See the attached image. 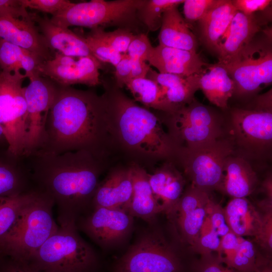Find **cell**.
Segmentation results:
<instances>
[{
  "label": "cell",
  "instance_id": "obj_9",
  "mask_svg": "<svg viewBox=\"0 0 272 272\" xmlns=\"http://www.w3.org/2000/svg\"><path fill=\"white\" fill-rule=\"evenodd\" d=\"M26 78L21 71H0V125L8 150L17 156H22L25 143L27 104L22 84Z\"/></svg>",
  "mask_w": 272,
  "mask_h": 272
},
{
  "label": "cell",
  "instance_id": "obj_18",
  "mask_svg": "<svg viewBox=\"0 0 272 272\" xmlns=\"http://www.w3.org/2000/svg\"><path fill=\"white\" fill-rule=\"evenodd\" d=\"M147 61L160 73L183 76L200 75L209 64L197 52L160 44L153 47Z\"/></svg>",
  "mask_w": 272,
  "mask_h": 272
},
{
  "label": "cell",
  "instance_id": "obj_6",
  "mask_svg": "<svg viewBox=\"0 0 272 272\" xmlns=\"http://www.w3.org/2000/svg\"><path fill=\"white\" fill-rule=\"evenodd\" d=\"M145 0H92L74 3L51 18L64 28L79 26L94 29L109 26L132 31L140 22L138 12Z\"/></svg>",
  "mask_w": 272,
  "mask_h": 272
},
{
  "label": "cell",
  "instance_id": "obj_35",
  "mask_svg": "<svg viewBox=\"0 0 272 272\" xmlns=\"http://www.w3.org/2000/svg\"><path fill=\"white\" fill-rule=\"evenodd\" d=\"M266 257L258 253L252 242L239 237L238 249L229 267L236 272H253Z\"/></svg>",
  "mask_w": 272,
  "mask_h": 272
},
{
  "label": "cell",
  "instance_id": "obj_40",
  "mask_svg": "<svg viewBox=\"0 0 272 272\" xmlns=\"http://www.w3.org/2000/svg\"><path fill=\"white\" fill-rule=\"evenodd\" d=\"M0 272H45L29 259L1 252Z\"/></svg>",
  "mask_w": 272,
  "mask_h": 272
},
{
  "label": "cell",
  "instance_id": "obj_20",
  "mask_svg": "<svg viewBox=\"0 0 272 272\" xmlns=\"http://www.w3.org/2000/svg\"><path fill=\"white\" fill-rule=\"evenodd\" d=\"M32 18L47 46L53 53L58 52L71 56L92 55L84 37L76 34L67 28L55 25L46 16L41 17L33 13Z\"/></svg>",
  "mask_w": 272,
  "mask_h": 272
},
{
  "label": "cell",
  "instance_id": "obj_25",
  "mask_svg": "<svg viewBox=\"0 0 272 272\" xmlns=\"http://www.w3.org/2000/svg\"><path fill=\"white\" fill-rule=\"evenodd\" d=\"M237 11L231 1L216 0L198 21L201 39L207 47L217 52Z\"/></svg>",
  "mask_w": 272,
  "mask_h": 272
},
{
  "label": "cell",
  "instance_id": "obj_1",
  "mask_svg": "<svg viewBox=\"0 0 272 272\" xmlns=\"http://www.w3.org/2000/svg\"><path fill=\"white\" fill-rule=\"evenodd\" d=\"M23 157L33 187L56 206L58 223L76 221L91 209L100 183L98 158L84 150L60 154L37 151Z\"/></svg>",
  "mask_w": 272,
  "mask_h": 272
},
{
  "label": "cell",
  "instance_id": "obj_7",
  "mask_svg": "<svg viewBox=\"0 0 272 272\" xmlns=\"http://www.w3.org/2000/svg\"><path fill=\"white\" fill-rule=\"evenodd\" d=\"M271 31L265 29L229 63L222 65L235 84L234 94H254L272 82Z\"/></svg>",
  "mask_w": 272,
  "mask_h": 272
},
{
  "label": "cell",
  "instance_id": "obj_43",
  "mask_svg": "<svg viewBox=\"0 0 272 272\" xmlns=\"http://www.w3.org/2000/svg\"><path fill=\"white\" fill-rule=\"evenodd\" d=\"M207 219L210 221V229L221 239L230 231L226 222L224 208L213 200L210 205Z\"/></svg>",
  "mask_w": 272,
  "mask_h": 272
},
{
  "label": "cell",
  "instance_id": "obj_31",
  "mask_svg": "<svg viewBox=\"0 0 272 272\" xmlns=\"http://www.w3.org/2000/svg\"><path fill=\"white\" fill-rule=\"evenodd\" d=\"M44 60L38 55L0 39V67L2 71L13 73L25 72L31 80L41 76L40 68Z\"/></svg>",
  "mask_w": 272,
  "mask_h": 272
},
{
  "label": "cell",
  "instance_id": "obj_47",
  "mask_svg": "<svg viewBox=\"0 0 272 272\" xmlns=\"http://www.w3.org/2000/svg\"><path fill=\"white\" fill-rule=\"evenodd\" d=\"M237 11L250 15L264 11L270 8L271 0H232Z\"/></svg>",
  "mask_w": 272,
  "mask_h": 272
},
{
  "label": "cell",
  "instance_id": "obj_29",
  "mask_svg": "<svg viewBox=\"0 0 272 272\" xmlns=\"http://www.w3.org/2000/svg\"><path fill=\"white\" fill-rule=\"evenodd\" d=\"M130 169L133 190L127 212L133 217L152 223L162 210L149 183L148 173L136 166Z\"/></svg>",
  "mask_w": 272,
  "mask_h": 272
},
{
  "label": "cell",
  "instance_id": "obj_53",
  "mask_svg": "<svg viewBox=\"0 0 272 272\" xmlns=\"http://www.w3.org/2000/svg\"><path fill=\"white\" fill-rule=\"evenodd\" d=\"M0 255H1V252H0Z\"/></svg>",
  "mask_w": 272,
  "mask_h": 272
},
{
  "label": "cell",
  "instance_id": "obj_15",
  "mask_svg": "<svg viewBox=\"0 0 272 272\" xmlns=\"http://www.w3.org/2000/svg\"><path fill=\"white\" fill-rule=\"evenodd\" d=\"M212 201L210 193L191 185L184 191L174 209L167 216L181 242L191 248L195 245Z\"/></svg>",
  "mask_w": 272,
  "mask_h": 272
},
{
  "label": "cell",
  "instance_id": "obj_38",
  "mask_svg": "<svg viewBox=\"0 0 272 272\" xmlns=\"http://www.w3.org/2000/svg\"><path fill=\"white\" fill-rule=\"evenodd\" d=\"M263 211L262 226L255 239L269 254L272 249V200L266 198L257 205Z\"/></svg>",
  "mask_w": 272,
  "mask_h": 272
},
{
  "label": "cell",
  "instance_id": "obj_4",
  "mask_svg": "<svg viewBox=\"0 0 272 272\" xmlns=\"http://www.w3.org/2000/svg\"><path fill=\"white\" fill-rule=\"evenodd\" d=\"M58 226L28 259L45 272H100V257L79 234L76 221Z\"/></svg>",
  "mask_w": 272,
  "mask_h": 272
},
{
  "label": "cell",
  "instance_id": "obj_16",
  "mask_svg": "<svg viewBox=\"0 0 272 272\" xmlns=\"http://www.w3.org/2000/svg\"><path fill=\"white\" fill-rule=\"evenodd\" d=\"M102 66V62L92 55L71 56L55 52L52 58L42 63L40 72L61 86H96L100 84L99 70Z\"/></svg>",
  "mask_w": 272,
  "mask_h": 272
},
{
  "label": "cell",
  "instance_id": "obj_11",
  "mask_svg": "<svg viewBox=\"0 0 272 272\" xmlns=\"http://www.w3.org/2000/svg\"><path fill=\"white\" fill-rule=\"evenodd\" d=\"M170 114L171 132L185 144V149L198 147L221 138L222 128L217 115L195 99Z\"/></svg>",
  "mask_w": 272,
  "mask_h": 272
},
{
  "label": "cell",
  "instance_id": "obj_12",
  "mask_svg": "<svg viewBox=\"0 0 272 272\" xmlns=\"http://www.w3.org/2000/svg\"><path fill=\"white\" fill-rule=\"evenodd\" d=\"M271 90L259 96L254 108L231 112L233 133L239 146L250 152H262L272 142Z\"/></svg>",
  "mask_w": 272,
  "mask_h": 272
},
{
  "label": "cell",
  "instance_id": "obj_2",
  "mask_svg": "<svg viewBox=\"0 0 272 272\" xmlns=\"http://www.w3.org/2000/svg\"><path fill=\"white\" fill-rule=\"evenodd\" d=\"M109 114L105 95L59 85L38 151L60 154L84 150L98 158L104 123Z\"/></svg>",
  "mask_w": 272,
  "mask_h": 272
},
{
  "label": "cell",
  "instance_id": "obj_45",
  "mask_svg": "<svg viewBox=\"0 0 272 272\" xmlns=\"http://www.w3.org/2000/svg\"><path fill=\"white\" fill-rule=\"evenodd\" d=\"M0 18L32 19V14L23 6L20 0H0Z\"/></svg>",
  "mask_w": 272,
  "mask_h": 272
},
{
  "label": "cell",
  "instance_id": "obj_44",
  "mask_svg": "<svg viewBox=\"0 0 272 272\" xmlns=\"http://www.w3.org/2000/svg\"><path fill=\"white\" fill-rule=\"evenodd\" d=\"M153 47L147 35L140 33L135 35L130 43L126 54L130 58L147 61Z\"/></svg>",
  "mask_w": 272,
  "mask_h": 272
},
{
  "label": "cell",
  "instance_id": "obj_30",
  "mask_svg": "<svg viewBox=\"0 0 272 272\" xmlns=\"http://www.w3.org/2000/svg\"><path fill=\"white\" fill-rule=\"evenodd\" d=\"M199 89L213 104L226 108L235 87L225 68L217 63L209 64L200 74Z\"/></svg>",
  "mask_w": 272,
  "mask_h": 272
},
{
  "label": "cell",
  "instance_id": "obj_13",
  "mask_svg": "<svg viewBox=\"0 0 272 272\" xmlns=\"http://www.w3.org/2000/svg\"><path fill=\"white\" fill-rule=\"evenodd\" d=\"M30 80L23 87L27 104L25 143L22 156L40 149L44 139L48 113L54 100L59 85L41 76Z\"/></svg>",
  "mask_w": 272,
  "mask_h": 272
},
{
  "label": "cell",
  "instance_id": "obj_19",
  "mask_svg": "<svg viewBox=\"0 0 272 272\" xmlns=\"http://www.w3.org/2000/svg\"><path fill=\"white\" fill-rule=\"evenodd\" d=\"M0 39L32 52L44 61L54 55L32 19L0 18Z\"/></svg>",
  "mask_w": 272,
  "mask_h": 272
},
{
  "label": "cell",
  "instance_id": "obj_46",
  "mask_svg": "<svg viewBox=\"0 0 272 272\" xmlns=\"http://www.w3.org/2000/svg\"><path fill=\"white\" fill-rule=\"evenodd\" d=\"M239 244V236L231 230L221 239L220 252L217 254L221 256L223 262L228 267L236 253Z\"/></svg>",
  "mask_w": 272,
  "mask_h": 272
},
{
  "label": "cell",
  "instance_id": "obj_36",
  "mask_svg": "<svg viewBox=\"0 0 272 272\" xmlns=\"http://www.w3.org/2000/svg\"><path fill=\"white\" fill-rule=\"evenodd\" d=\"M84 38L92 55L101 62L115 66L124 55L114 50L93 30Z\"/></svg>",
  "mask_w": 272,
  "mask_h": 272
},
{
  "label": "cell",
  "instance_id": "obj_27",
  "mask_svg": "<svg viewBox=\"0 0 272 272\" xmlns=\"http://www.w3.org/2000/svg\"><path fill=\"white\" fill-rule=\"evenodd\" d=\"M146 78L156 83L166 100L177 108L192 102L194 94L199 89L200 75L198 74L183 76L162 74L151 67Z\"/></svg>",
  "mask_w": 272,
  "mask_h": 272
},
{
  "label": "cell",
  "instance_id": "obj_42",
  "mask_svg": "<svg viewBox=\"0 0 272 272\" xmlns=\"http://www.w3.org/2000/svg\"><path fill=\"white\" fill-rule=\"evenodd\" d=\"M23 6L54 16L63 11L73 3L66 0H20Z\"/></svg>",
  "mask_w": 272,
  "mask_h": 272
},
{
  "label": "cell",
  "instance_id": "obj_14",
  "mask_svg": "<svg viewBox=\"0 0 272 272\" xmlns=\"http://www.w3.org/2000/svg\"><path fill=\"white\" fill-rule=\"evenodd\" d=\"M133 218L123 209L93 208L78 218L76 225L105 248L119 245L128 237L133 226Z\"/></svg>",
  "mask_w": 272,
  "mask_h": 272
},
{
  "label": "cell",
  "instance_id": "obj_21",
  "mask_svg": "<svg viewBox=\"0 0 272 272\" xmlns=\"http://www.w3.org/2000/svg\"><path fill=\"white\" fill-rule=\"evenodd\" d=\"M132 190L130 168L113 172L99 183L93 196L91 209L116 208L127 212Z\"/></svg>",
  "mask_w": 272,
  "mask_h": 272
},
{
  "label": "cell",
  "instance_id": "obj_37",
  "mask_svg": "<svg viewBox=\"0 0 272 272\" xmlns=\"http://www.w3.org/2000/svg\"><path fill=\"white\" fill-rule=\"evenodd\" d=\"M92 30L114 50L122 54H126L128 46L136 35L131 30L126 28H119L109 32H106L104 28L100 27Z\"/></svg>",
  "mask_w": 272,
  "mask_h": 272
},
{
  "label": "cell",
  "instance_id": "obj_49",
  "mask_svg": "<svg viewBox=\"0 0 272 272\" xmlns=\"http://www.w3.org/2000/svg\"><path fill=\"white\" fill-rule=\"evenodd\" d=\"M130 60L131 80L146 78L151 68L150 65L144 60L131 58H130Z\"/></svg>",
  "mask_w": 272,
  "mask_h": 272
},
{
  "label": "cell",
  "instance_id": "obj_39",
  "mask_svg": "<svg viewBox=\"0 0 272 272\" xmlns=\"http://www.w3.org/2000/svg\"><path fill=\"white\" fill-rule=\"evenodd\" d=\"M191 272H236L226 265L221 256L213 253L201 255L190 265Z\"/></svg>",
  "mask_w": 272,
  "mask_h": 272
},
{
  "label": "cell",
  "instance_id": "obj_32",
  "mask_svg": "<svg viewBox=\"0 0 272 272\" xmlns=\"http://www.w3.org/2000/svg\"><path fill=\"white\" fill-rule=\"evenodd\" d=\"M39 193L34 188L16 196L0 197V240L15 227Z\"/></svg>",
  "mask_w": 272,
  "mask_h": 272
},
{
  "label": "cell",
  "instance_id": "obj_17",
  "mask_svg": "<svg viewBox=\"0 0 272 272\" xmlns=\"http://www.w3.org/2000/svg\"><path fill=\"white\" fill-rule=\"evenodd\" d=\"M271 8L262 12L247 15L237 11L229 29L219 45L218 63L225 65L232 61L264 29L263 26L271 21Z\"/></svg>",
  "mask_w": 272,
  "mask_h": 272
},
{
  "label": "cell",
  "instance_id": "obj_52",
  "mask_svg": "<svg viewBox=\"0 0 272 272\" xmlns=\"http://www.w3.org/2000/svg\"><path fill=\"white\" fill-rule=\"evenodd\" d=\"M9 144L4 133L3 129L0 125V150L8 149Z\"/></svg>",
  "mask_w": 272,
  "mask_h": 272
},
{
  "label": "cell",
  "instance_id": "obj_8",
  "mask_svg": "<svg viewBox=\"0 0 272 272\" xmlns=\"http://www.w3.org/2000/svg\"><path fill=\"white\" fill-rule=\"evenodd\" d=\"M179 255L158 232L143 234L116 262L113 272H185Z\"/></svg>",
  "mask_w": 272,
  "mask_h": 272
},
{
  "label": "cell",
  "instance_id": "obj_51",
  "mask_svg": "<svg viewBox=\"0 0 272 272\" xmlns=\"http://www.w3.org/2000/svg\"><path fill=\"white\" fill-rule=\"evenodd\" d=\"M253 272H272L270 257H266Z\"/></svg>",
  "mask_w": 272,
  "mask_h": 272
},
{
  "label": "cell",
  "instance_id": "obj_23",
  "mask_svg": "<svg viewBox=\"0 0 272 272\" xmlns=\"http://www.w3.org/2000/svg\"><path fill=\"white\" fill-rule=\"evenodd\" d=\"M149 181L162 213L168 215L174 209L183 192L185 181L173 166L166 164L152 174Z\"/></svg>",
  "mask_w": 272,
  "mask_h": 272
},
{
  "label": "cell",
  "instance_id": "obj_26",
  "mask_svg": "<svg viewBox=\"0 0 272 272\" xmlns=\"http://www.w3.org/2000/svg\"><path fill=\"white\" fill-rule=\"evenodd\" d=\"M224 173L221 191L232 198L246 197L256 188L257 175L243 158L229 156L224 164Z\"/></svg>",
  "mask_w": 272,
  "mask_h": 272
},
{
  "label": "cell",
  "instance_id": "obj_10",
  "mask_svg": "<svg viewBox=\"0 0 272 272\" xmlns=\"http://www.w3.org/2000/svg\"><path fill=\"white\" fill-rule=\"evenodd\" d=\"M233 151L232 143L221 138L198 147L184 149L185 172L191 185L209 193L221 191L224 164Z\"/></svg>",
  "mask_w": 272,
  "mask_h": 272
},
{
  "label": "cell",
  "instance_id": "obj_3",
  "mask_svg": "<svg viewBox=\"0 0 272 272\" xmlns=\"http://www.w3.org/2000/svg\"><path fill=\"white\" fill-rule=\"evenodd\" d=\"M109 112L115 118L120 135L130 148L143 153L165 156L170 154V137L159 119L118 90L107 98Z\"/></svg>",
  "mask_w": 272,
  "mask_h": 272
},
{
  "label": "cell",
  "instance_id": "obj_34",
  "mask_svg": "<svg viewBox=\"0 0 272 272\" xmlns=\"http://www.w3.org/2000/svg\"><path fill=\"white\" fill-rule=\"evenodd\" d=\"M183 0H145L138 12V19L150 31L160 28L164 13L168 9L178 7Z\"/></svg>",
  "mask_w": 272,
  "mask_h": 272
},
{
  "label": "cell",
  "instance_id": "obj_22",
  "mask_svg": "<svg viewBox=\"0 0 272 272\" xmlns=\"http://www.w3.org/2000/svg\"><path fill=\"white\" fill-rule=\"evenodd\" d=\"M33 188L23 157L0 150V197L16 196Z\"/></svg>",
  "mask_w": 272,
  "mask_h": 272
},
{
  "label": "cell",
  "instance_id": "obj_33",
  "mask_svg": "<svg viewBox=\"0 0 272 272\" xmlns=\"http://www.w3.org/2000/svg\"><path fill=\"white\" fill-rule=\"evenodd\" d=\"M125 86L135 101L146 106L167 112L169 114L178 108L166 100L160 87L149 79L131 80Z\"/></svg>",
  "mask_w": 272,
  "mask_h": 272
},
{
  "label": "cell",
  "instance_id": "obj_41",
  "mask_svg": "<svg viewBox=\"0 0 272 272\" xmlns=\"http://www.w3.org/2000/svg\"><path fill=\"white\" fill-rule=\"evenodd\" d=\"M216 0H185L183 2L184 20L188 25L199 21L215 4Z\"/></svg>",
  "mask_w": 272,
  "mask_h": 272
},
{
  "label": "cell",
  "instance_id": "obj_50",
  "mask_svg": "<svg viewBox=\"0 0 272 272\" xmlns=\"http://www.w3.org/2000/svg\"><path fill=\"white\" fill-rule=\"evenodd\" d=\"M262 191L265 193L266 198L272 199V180L271 175H269L262 184Z\"/></svg>",
  "mask_w": 272,
  "mask_h": 272
},
{
  "label": "cell",
  "instance_id": "obj_5",
  "mask_svg": "<svg viewBox=\"0 0 272 272\" xmlns=\"http://www.w3.org/2000/svg\"><path fill=\"white\" fill-rule=\"evenodd\" d=\"M53 200L40 191L11 231L0 240V252L28 259L58 229Z\"/></svg>",
  "mask_w": 272,
  "mask_h": 272
},
{
  "label": "cell",
  "instance_id": "obj_48",
  "mask_svg": "<svg viewBox=\"0 0 272 272\" xmlns=\"http://www.w3.org/2000/svg\"><path fill=\"white\" fill-rule=\"evenodd\" d=\"M115 67L116 86L122 88L131 80L130 60L126 54L124 55Z\"/></svg>",
  "mask_w": 272,
  "mask_h": 272
},
{
  "label": "cell",
  "instance_id": "obj_28",
  "mask_svg": "<svg viewBox=\"0 0 272 272\" xmlns=\"http://www.w3.org/2000/svg\"><path fill=\"white\" fill-rule=\"evenodd\" d=\"M177 7L168 9L163 15L158 35L159 44L197 52L196 38L189 30Z\"/></svg>",
  "mask_w": 272,
  "mask_h": 272
},
{
  "label": "cell",
  "instance_id": "obj_24",
  "mask_svg": "<svg viewBox=\"0 0 272 272\" xmlns=\"http://www.w3.org/2000/svg\"><path fill=\"white\" fill-rule=\"evenodd\" d=\"M224 211L230 230L237 236L255 238L258 236L262 226L263 211L246 197L232 198Z\"/></svg>",
  "mask_w": 272,
  "mask_h": 272
}]
</instances>
